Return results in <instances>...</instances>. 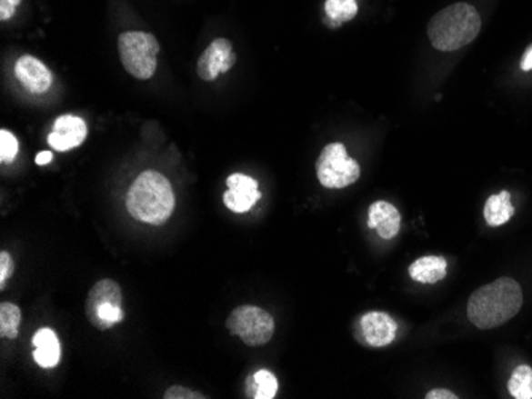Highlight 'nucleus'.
Wrapping results in <instances>:
<instances>
[{"instance_id": "obj_1", "label": "nucleus", "mask_w": 532, "mask_h": 399, "mask_svg": "<svg viewBox=\"0 0 532 399\" xmlns=\"http://www.w3.org/2000/svg\"><path fill=\"white\" fill-rule=\"evenodd\" d=\"M523 305V292L510 277L494 280L472 293L467 303V317L480 330H493L512 320Z\"/></svg>"}, {"instance_id": "obj_2", "label": "nucleus", "mask_w": 532, "mask_h": 399, "mask_svg": "<svg viewBox=\"0 0 532 399\" xmlns=\"http://www.w3.org/2000/svg\"><path fill=\"white\" fill-rule=\"evenodd\" d=\"M126 209L137 222L163 226L176 209V196L169 180L156 171H144L129 186Z\"/></svg>"}, {"instance_id": "obj_3", "label": "nucleus", "mask_w": 532, "mask_h": 399, "mask_svg": "<svg viewBox=\"0 0 532 399\" xmlns=\"http://www.w3.org/2000/svg\"><path fill=\"white\" fill-rule=\"evenodd\" d=\"M481 18L477 8L464 2L447 6L430 19L427 35L438 51L461 50L480 34Z\"/></svg>"}, {"instance_id": "obj_4", "label": "nucleus", "mask_w": 532, "mask_h": 399, "mask_svg": "<svg viewBox=\"0 0 532 399\" xmlns=\"http://www.w3.org/2000/svg\"><path fill=\"white\" fill-rule=\"evenodd\" d=\"M160 44L152 34L142 31L123 32L118 37V55L123 67L137 80H150L158 67Z\"/></svg>"}, {"instance_id": "obj_5", "label": "nucleus", "mask_w": 532, "mask_h": 399, "mask_svg": "<svg viewBox=\"0 0 532 399\" xmlns=\"http://www.w3.org/2000/svg\"><path fill=\"white\" fill-rule=\"evenodd\" d=\"M123 293L115 280L96 282L85 303V314L90 324L99 331L110 330L125 320Z\"/></svg>"}, {"instance_id": "obj_6", "label": "nucleus", "mask_w": 532, "mask_h": 399, "mask_svg": "<svg viewBox=\"0 0 532 399\" xmlns=\"http://www.w3.org/2000/svg\"><path fill=\"white\" fill-rule=\"evenodd\" d=\"M226 328L233 336H239L250 347L270 343L275 336V318L256 305H239L226 318Z\"/></svg>"}, {"instance_id": "obj_7", "label": "nucleus", "mask_w": 532, "mask_h": 399, "mask_svg": "<svg viewBox=\"0 0 532 399\" xmlns=\"http://www.w3.org/2000/svg\"><path fill=\"white\" fill-rule=\"evenodd\" d=\"M316 174L322 186L341 190L359 180L360 165L356 159L347 156L346 146L343 144H330L319 155Z\"/></svg>"}, {"instance_id": "obj_8", "label": "nucleus", "mask_w": 532, "mask_h": 399, "mask_svg": "<svg viewBox=\"0 0 532 399\" xmlns=\"http://www.w3.org/2000/svg\"><path fill=\"white\" fill-rule=\"evenodd\" d=\"M236 63L233 45L226 38H216L199 56L196 72L201 80L214 82L220 74H226Z\"/></svg>"}, {"instance_id": "obj_9", "label": "nucleus", "mask_w": 532, "mask_h": 399, "mask_svg": "<svg viewBox=\"0 0 532 399\" xmlns=\"http://www.w3.org/2000/svg\"><path fill=\"white\" fill-rule=\"evenodd\" d=\"M260 199H262V193L258 190V182L256 178L244 175V174H233L226 178V191L224 193V204L226 209L235 214H246Z\"/></svg>"}, {"instance_id": "obj_10", "label": "nucleus", "mask_w": 532, "mask_h": 399, "mask_svg": "<svg viewBox=\"0 0 532 399\" xmlns=\"http://www.w3.org/2000/svg\"><path fill=\"white\" fill-rule=\"evenodd\" d=\"M88 137V126L80 116L63 115L55 121L52 133L48 134V144L56 152H69L84 144Z\"/></svg>"}, {"instance_id": "obj_11", "label": "nucleus", "mask_w": 532, "mask_h": 399, "mask_svg": "<svg viewBox=\"0 0 532 399\" xmlns=\"http://www.w3.org/2000/svg\"><path fill=\"white\" fill-rule=\"evenodd\" d=\"M15 75L18 82L34 95H44L53 83V75L45 64L31 55L23 56L15 64Z\"/></svg>"}, {"instance_id": "obj_12", "label": "nucleus", "mask_w": 532, "mask_h": 399, "mask_svg": "<svg viewBox=\"0 0 532 399\" xmlns=\"http://www.w3.org/2000/svg\"><path fill=\"white\" fill-rule=\"evenodd\" d=\"M360 331L368 345L386 347L394 343L397 334V324L385 312H368L360 318Z\"/></svg>"}, {"instance_id": "obj_13", "label": "nucleus", "mask_w": 532, "mask_h": 399, "mask_svg": "<svg viewBox=\"0 0 532 399\" xmlns=\"http://www.w3.org/2000/svg\"><path fill=\"white\" fill-rule=\"evenodd\" d=\"M400 214L396 209V205L378 201L373 203L368 209V228L375 229L381 239L391 241L400 231Z\"/></svg>"}, {"instance_id": "obj_14", "label": "nucleus", "mask_w": 532, "mask_h": 399, "mask_svg": "<svg viewBox=\"0 0 532 399\" xmlns=\"http://www.w3.org/2000/svg\"><path fill=\"white\" fill-rule=\"evenodd\" d=\"M34 362L40 368L53 369L61 362V343L55 331L50 328H40L33 337Z\"/></svg>"}, {"instance_id": "obj_15", "label": "nucleus", "mask_w": 532, "mask_h": 399, "mask_svg": "<svg viewBox=\"0 0 532 399\" xmlns=\"http://www.w3.org/2000/svg\"><path fill=\"white\" fill-rule=\"evenodd\" d=\"M408 274L419 284H437L447 277V260L442 256H423L411 264Z\"/></svg>"}, {"instance_id": "obj_16", "label": "nucleus", "mask_w": 532, "mask_h": 399, "mask_svg": "<svg viewBox=\"0 0 532 399\" xmlns=\"http://www.w3.org/2000/svg\"><path fill=\"white\" fill-rule=\"evenodd\" d=\"M515 214V207L510 203V193L500 191L499 195L487 197L485 204V220L489 226H502L506 224Z\"/></svg>"}, {"instance_id": "obj_17", "label": "nucleus", "mask_w": 532, "mask_h": 399, "mask_svg": "<svg viewBox=\"0 0 532 399\" xmlns=\"http://www.w3.org/2000/svg\"><path fill=\"white\" fill-rule=\"evenodd\" d=\"M279 384L276 375L268 369H260L256 374H250L246 384V394L252 399H273L277 394Z\"/></svg>"}, {"instance_id": "obj_18", "label": "nucleus", "mask_w": 532, "mask_h": 399, "mask_svg": "<svg viewBox=\"0 0 532 399\" xmlns=\"http://www.w3.org/2000/svg\"><path fill=\"white\" fill-rule=\"evenodd\" d=\"M357 2L356 0H327L326 2V15L332 27H338L356 18L357 15Z\"/></svg>"}, {"instance_id": "obj_19", "label": "nucleus", "mask_w": 532, "mask_h": 399, "mask_svg": "<svg viewBox=\"0 0 532 399\" xmlns=\"http://www.w3.org/2000/svg\"><path fill=\"white\" fill-rule=\"evenodd\" d=\"M21 309L14 303L0 304V336L5 339H16L21 324Z\"/></svg>"}, {"instance_id": "obj_20", "label": "nucleus", "mask_w": 532, "mask_h": 399, "mask_svg": "<svg viewBox=\"0 0 532 399\" xmlns=\"http://www.w3.org/2000/svg\"><path fill=\"white\" fill-rule=\"evenodd\" d=\"M508 392L515 399H532V368L518 366L508 381Z\"/></svg>"}, {"instance_id": "obj_21", "label": "nucleus", "mask_w": 532, "mask_h": 399, "mask_svg": "<svg viewBox=\"0 0 532 399\" xmlns=\"http://www.w3.org/2000/svg\"><path fill=\"white\" fill-rule=\"evenodd\" d=\"M18 139L15 134L10 133L7 129L0 131V161L2 165H12L16 155H18Z\"/></svg>"}, {"instance_id": "obj_22", "label": "nucleus", "mask_w": 532, "mask_h": 399, "mask_svg": "<svg viewBox=\"0 0 532 399\" xmlns=\"http://www.w3.org/2000/svg\"><path fill=\"white\" fill-rule=\"evenodd\" d=\"M15 271V263L12 254L8 252L0 254V288L4 290L7 286L8 280L12 279Z\"/></svg>"}, {"instance_id": "obj_23", "label": "nucleus", "mask_w": 532, "mask_h": 399, "mask_svg": "<svg viewBox=\"0 0 532 399\" xmlns=\"http://www.w3.org/2000/svg\"><path fill=\"white\" fill-rule=\"evenodd\" d=\"M165 399H203L206 398L205 394H198V392H193L188 387H182V385H174V387L167 388L165 394Z\"/></svg>"}, {"instance_id": "obj_24", "label": "nucleus", "mask_w": 532, "mask_h": 399, "mask_svg": "<svg viewBox=\"0 0 532 399\" xmlns=\"http://www.w3.org/2000/svg\"><path fill=\"white\" fill-rule=\"evenodd\" d=\"M23 0H0V21H7L14 16Z\"/></svg>"}, {"instance_id": "obj_25", "label": "nucleus", "mask_w": 532, "mask_h": 399, "mask_svg": "<svg viewBox=\"0 0 532 399\" xmlns=\"http://www.w3.org/2000/svg\"><path fill=\"white\" fill-rule=\"evenodd\" d=\"M427 399H457L453 392L445 390V388H436V390H430L429 394H426Z\"/></svg>"}, {"instance_id": "obj_26", "label": "nucleus", "mask_w": 532, "mask_h": 399, "mask_svg": "<svg viewBox=\"0 0 532 399\" xmlns=\"http://www.w3.org/2000/svg\"><path fill=\"white\" fill-rule=\"evenodd\" d=\"M519 67H521L523 72H529V70H532V45L525 51L523 59H521V63H519Z\"/></svg>"}, {"instance_id": "obj_27", "label": "nucleus", "mask_w": 532, "mask_h": 399, "mask_svg": "<svg viewBox=\"0 0 532 399\" xmlns=\"http://www.w3.org/2000/svg\"><path fill=\"white\" fill-rule=\"evenodd\" d=\"M53 159V153L52 152H40L37 156H35V165H45L48 163H52Z\"/></svg>"}]
</instances>
